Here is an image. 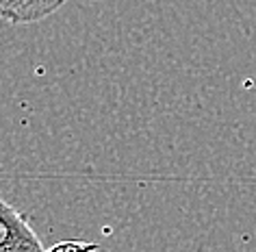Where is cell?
<instances>
[{"label":"cell","mask_w":256,"mask_h":252,"mask_svg":"<svg viewBox=\"0 0 256 252\" xmlns=\"http://www.w3.org/2000/svg\"><path fill=\"white\" fill-rule=\"evenodd\" d=\"M66 0H0V20L9 24H33L63 7Z\"/></svg>","instance_id":"2"},{"label":"cell","mask_w":256,"mask_h":252,"mask_svg":"<svg viewBox=\"0 0 256 252\" xmlns=\"http://www.w3.org/2000/svg\"><path fill=\"white\" fill-rule=\"evenodd\" d=\"M0 252H44L26 213L0 196Z\"/></svg>","instance_id":"1"},{"label":"cell","mask_w":256,"mask_h":252,"mask_svg":"<svg viewBox=\"0 0 256 252\" xmlns=\"http://www.w3.org/2000/svg\"><path fill=\"white\" fill-rule=\"evenodd\" d=\"M100 245L92 243V241H76V239H70V241H59L54 243L52 248L44 250V252H98Z\"/></svg>","instance_id":"3"}]
</instances>
